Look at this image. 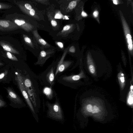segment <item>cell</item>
Listing matches in <instances>:
<instances>
[{
    "label": "cell",
    "mask_w": 133,
    "mask_h": 133,
    "mask_svg": "<svg viewBox=\"0 0 133 133\" xmlns=\"http://www.w3.org/2000/svg\"><path fill=\"white\" fill-rule=\"evenodd\" d=\"M21 12L19 10L4 13L2 18L13 22L26 33L32 32L36 29L49 32L51 31L48 23L37 21Z\"/></svg>",
    "instance_id": "1"
},
{
    "label": "cell",
    "mask_w": 133,
    "mask_h": 133,
    "mask_svg": "<svg viewBox=\"0 0 133 133\" xmlns=\"http://www.w3.org/2000/svg\"><path fill=\"white\" fill-rule=\"evenodd\" d=\"M24 74L21 75L24 84L35 112H39L41 100L38 80L35 74L30 69L25 71Z\"/></svg>",
    "instance_id": "2"
},
{
    "label": "cell",
    "mask_w": 133,
    "mask_h": 133,
    "mask_svg": "<svg viewBox=\"0 0 133 133\" xmlns=\"http://www.w3.org/2000/svg\"><path fill=\"white\" fill-rule=\"evenodd\" d=\"M8 1L15 5L23 14L37 21L45 22L48 23L45 15L46 10L40 9L33 0Z\"/></svg>",
    "instance_id": "3"
},
{
    "label": "cell",
    "mask_w": 133,
    "mask_h": 133,
    "mask_svg": "<svg viewBox=\"0 0 133 133\" xmlns=\"http://www.w3.org/2000/svg\"><path fill=\"white\" fill-rule=\"evenodd\" d=\"M45 15L47 20L51 28V32L59 30L64 21L66 23L70 21L69 15H64L59 10L55 0L46 9Z\"/></svg>",
    "instance_id": "4"
},
{
    "label": "cell",
    "mask_w": 133,
    "mask_h": 133,
    "mask_svg": "<svg viewBox=\"0 0 133 133\" xmlns=\"http://www.w3.org/2000/svg\"><path fill=\"white\" fill-rule=\"evenodd\" d=\"M0 49L15 55L25 54L21 43L11 35L0 36Z\"/></svg>",
    "instance_id": "5"
},
{
    "label": "cell",
    "mask_w": 133,
    "mask_h": 133,
    "mask_svg": "<svg viewBox=\"0 0 133 133\" xmlns=\"http://www.w3.org/2000/svg\"><path fill=\"white\" fill-rule=\"evenodd\" d=\"M60 58L53 61L44 71L37 76L39 81L44 87H53L55 85V71Z\"/></svg>",
    "instance_id": "6"
},
{
    "label": "cell",
    "mask_w": 133,
    "mask_h": 133,
    "mask_svg": "<svg viewBox=\"0 0 133 133\" xmlns=\"http://www.w3.org/2000/svg\"><path fill=\"white\" fill-rule=\"evenodd\" d=\"M55 97L54 103H51L48 101L45 102V105L48 108L46 117L63 123L64 121L63 111L57 95Z\"/></svg>",
    "instance_id": "7"
},
{
    "label": "cell",
    "mask_w": 133,
    "mask_h": 133,
    "mask_svg": "<svg viewBox=\"0 0 133 133\" xmlns=\"http://www.w3.org/2000/svg\"><path fill=\"white\" fill-rule=\"evenodd\" d=\"M20 34L21 43L23 46L37 58L41 50L32 32H23Z\"/></svg>",
    "instance_id": "8"
},
{
    "label": "cell",
    "mask_w": 133,
    "mask_h": 133,
    "mask_svg": "<svg viewBox=\"0 0 133 133\" xmlns=\"http://www.w3.org/2000/svg\"><path fill=\"white\" fill-rule=\"evenodd\" d=\"M24 32L13 22L3 18H0V36L20 34Z\"/></svg>",
    "instance_id": "9"
},
{
    "label": "cell",
    "mask_w": 133,
    "mask_h": 133,
    "mask_svg": "<svg viewBox=\"0 0 133 133\" xmlns=\"http://www.w3.org/2000/svg\"><path fill=\"white\" fill-rule=\"evenodd\" d=\"M16 75L15 79L17 82L19 89L30 109L34 118L37 122L38 123L39 118L38 115L37 113L35 111L32 104L25 89L21 74L20 72H16Z\"/></svg>",
    "instance_id": "10"
},
{
    "label": "cell",
    "mask_w": 133,
    "mask_h": 133,
    "mask_svg": "<svg viewBox=\"0 0 133 133\" xmlns=\"http://www.w3.org/2000/svg\"><path fill=\"white\" fill-rule=\"evenodd\" d=\"M68 48V47L65 48L62 56L60 57L56 68L55 72V78L56 81L60 76L69 69L73 63V61L71 60H64L67 54Z\"/></svg>",
    "instance_id": "11"
},
{
    "label": "cell",
    "mask_w": 133,
    "mask_h": 133,
    "mask_svg": "<svg viewBox=\"0 0 133 133\" xmlns=\"http://www.w3.org/2000/svg\"><path fill=\"white\" fill-rule=\"evenodd\" d=\"M56 3L61 11L64 15L69 14L77 5L78 1L71 0H55Z\"/></svg>",
    "instance_id": "12"
},
{
    "label": "cell",
    "mask_w": 133,
    "mask_h": 133,
    "mask_svg": "<svg viewBox=\"0 0 133 133\" xmlns=\"http://www.w3.org/2000/svg\"><path fill=\"white\" fill-rule=\"evenodd\" d=\"M56 51V49L41 50L37 58V61L34 64L42 67L48 59L54 55Z\"/></svg>",
    "instance_id": "13"
},
{
    "label": "cell",
    "mask_w": 133,
    "mask_h": 133,
    "mask_svg": "<svg viewBox=\"0 0 133 133\" xmlns=\"http://www.w3.org/2000/svg\"><path fill=\"white\" fill-rule=\"evenodd\" d=\"M38 30H36L32 32L41 50L56 49L55 46L51 45L43 39L39 35Z\"/></svg>",
    "instance_id": "14"
},
{
    "label": "cell",
    "mask_w": 133,
    "mask_h": 133,
    "mask_svg": "<svg viewBox=\"0 0 133 133\" xmlns=\"http://www.w3.org/2000/svg\"><path fill=\"white\" fill-rule=\"evenodd\" d=\"M94 98L87 99L85 105V109L88 112L92 114L97 113L101 111V107L99 101Z\"/></svg>",
    "instance_id": "15"
},
{
    "label": "cell",
    "mask_w": 133,
    "mask_h": 133,
    "mask_svg": "<svg viewBox=\"0 0 133 133\" xmlns=\"http://www.w3.org/2000/svg\"><path fill=\"white\" fill-rule=\"evenodd\" d=\"M8 94V97L12 103L20 105L21 107L25 106V104L22 99L11 88H6Z\"/></svg>",
    "instance_id": "16"
},
{
    "label": "cell",
    "mask_w": 133,
    "mask_h": 133,
    "mask_svg": "<svg viewBox=\"0 0 133 133\" xmlns=\"http://www.w3.org/2000/svg\"><path fill=\"white\" fill-rule=\"evenodd\" d=\"M121 15V19L128 44V49L129 51L131 52L133 49L131 36L128 25L124 18L122 15Z\"/></svg>",
    "instance_id": "17"
},
{
    "label": "cell",
    "mask_w": 133,
    "mask_h": 133,
    "mask_svg": "<svg viewBox=\"0 0 133 133\" xmlns=\"http://www.w3.org/2000/svg\"><path fill=\"white\" fill-rule=\"evenodd\" d=\"M18 10L15 5L11 3L0 2V12L5 13Z\"/></svg>",
    "instance_id": "18"
},
{
    "label": "cell",
    "mask_w": 133,
    "mask_h": 133,
    "mask_svg": "<svg viewBox=\"0 0 133 133\" xmlns=\"http://www.w3.org/2000/svg\"><path fill=\"white\" fill-rule=\"evenodd\" d=\"M42 91L46 98L50 100L52 99L57 95L53 87H44Z\"/></svg>",
    "instance_id": "19"
},
{
    "label": "cell",
    "mask_w": 133,
    "mask_h": 133,
    "mask_svg": "<svg viewBox=\"0 0 133 133\" xmlns=\"http://www.w3.org/2000/svg\"><path fill=\"white\" fill-rule=\"evenodd\" d=\"M54 42L57 51L63 52L65 49L64 46V41L62 40H54Z\"/></svg>",
    "instance_id": "20"
},
{
    "label": "cell",
    "mask_w": 133,
    "mask_h": 133,
    "mask_svg": "<svg viewBox=\"0 0 133 133\" xmlns=\"http://www.w3.org/2000/svg\"><path fill=\"white\" fill-rule=\"evenodd\" d=\"M88 62L89 65V69L90 72L92 74H94L95 72V67L93 64V63L90 56H88Z\"/></svg>",
    "instance_id": "21"
},
{
    "label": "cell",
    "mask_w": 133,
    "mask_h": 133,
    "mask_svg": "<svg viewBox=\"0 0 133 133\" xmlns=\"http://www.w3.org/2000/svg\"><path fill=\"white\" fill-rule=\"evenodd\" d=\"M118 77L121 88H123L125 84V79L123 74L121 72L119 73L118 75Z\"/></svg>",
    "instance_id": "22"
},
{
    "label": "cell",
    "mask_w": 133,
    "mask_h": 133,
    "mask_svg": "<svg viewBox=\"0 0 133 133\" xmlns=\"http://www.w3.org/2000/svg\"><path fill=\"white\" fill-rule=\"evenodd\" d=\"M8 73L7 70H5L0 74V82L4 79L7 76Z\"/></svg>",
    "instance_id": "23"
},
{
    "label": "cell",
    "mask_w": 133,
    "mask_h": 133,
    "mask_svg": "<svg viewBox=\"0 0 133 133\" xmlns=\"http://www.w3.org/2000/svg\"><path fill=\"white\" fill-rule=\"evenodd\" d=\"M6 105L5 102L3 99L0 97V107L5 106Z\"/></svg>",
    "instance_id": "24"
},
{
    "label": "cell",
    "mask_w": 133,
    "mask_h": 133,
    "mask_svg": "<svg viewBox=\"0 0 133 133\" xmlns=\"http://www.w3.org/2000/svg\"><path fill=\"white\" fill-rule=\"evenodd\" d=\"M93 15L95 18L97 17L98 15V12L97 10L95 11L93 13Z\"/></svg>",
    "instance_id": "25"
},
{
    "label": "cell",
    "mask_w": 133,
    "mask_h": 133,
    "mask_svg": "<svg viewBox=\"0 0 133 133\" xmlns=\"http://www.w3.org/2000/svg\"><path fill=\"white\" fill-rule=\"evenodd\" d=\"M81 16L83 17H85L88 16L87 14L84 11H82L81 14Z\"/></svg>",
    "instance_id": "26"
},
{
    "label": "cell",
    "mask_w": 133,
    "mask_h": 133,
    "mask_svg": "<svg viewBox=\"0 0 133 133\" xmlns=\"http://www.w3.org/2000/svg\"><path fill=\"white\" fill-rule=\"evenodd\" d=\"M114 3L115 4L117 5L118 4L117 1L114 0L113 1Z\"/></svg>",
    "instance_id": "27"
},
{
    "label": "cell",
    "mask_w": 133,
    "mask_h": 133,
    "mask_svg": "<svg viewBox=\"0 0 133 133\" xmlns=\"http://www.w3.org/2000/svg\"><path fill=\"white\" fill-rule=\"evenodd\" d=\"M3 64L0 62V66L2 65Z\"/></svg>",
    "instance_id": "28"
}]
</instances>
